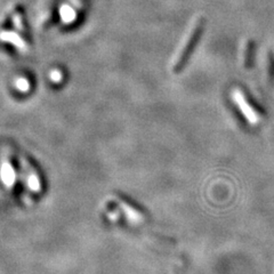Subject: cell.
Returning a JSON list of instances; mask_svg holds the SVG:
<instances>
[{"instance_id":"6da1fadb","label":"cell","mask_w":274,"mask_h":274,"mask_svg":"<svg viewBox=\"0 0 274 274\" xmlns=\"http://www.w3.org/2000/svg\"><path fill=\"white\" fill-rule=\"evenodd\" d=\"M204 24L205 21L202 17L197 18V20L193 22L190 30H188L187 35L185 36V39L182 42L181 47L177 49L176 54H175V58L173 59L172 70L174 72L181 71L184 65H185L186 61L190 58L192 50L195 49L198 40H199L202 31H204Z\"/></svg>"},{"instance_id":"7a4b0ae2","label":"cell","mask_w":274,"mask_h":274,"mask_svg":"<svg viewBox=\"0 0 274 274\" xmlns=\"http://www.w3.org/2000/svg\"><path fill=\"white\" fill-rule=\"evenodd\" d=\"M115 198L118 202L124 207V209L127 214V221L133 222V223H141V224H149L150 223V215L144 208H142L140 205H137L134 200L130 198L122 195L121 192H115Z\"/></svg>"},{"instance_id":"3957f363","label":"cell","mask_w":274,"mask_h":274,"mask_svg":"<svg viewBox=\"0 0 274 274\" xmlns=\"http://www.w3.org/2000/svg\"><path fill=\"white\" fill-rule=\"evenodd\" d=\"M233 100L235 104L240 107V111L243 113V116L247 118V120L250 122V124H257L258 122V116L257 113H255L253 110V107L249 105V103L245 101V98L243 96V94L241 93L238 89H235L233 92Z\"/></svg>"},{"instance_id":"277c9868","label":"cell","mask_w":274,"mask_h":274,"mask_svg":"<svg viewBox=\"0 0 274 274\" xmlns=\"http://www.w3.org/2000/svg\"><path fill=\"white\" fill-rule=\"evenodd\" d=\"M0 40L4 42H7V44H11L14 47H16L18 50L21 51H26L28 50V45L26 42L23 40V38L16 34L14 31H3L0 32Z\"/></svg>"},{"instance_id":"5b68a950","label":"cell","mask_w":274,"mask_h":274,"mask_svg":"<svg viewBox=\"0 0 274 274\" xmlns=\"http://www.w3.org/2000/svg\"><path fill=\"white\" fill-rule=\"evenodd\" d=\"M60 16L65 24H70L75 21L77 17V13H75L74 8H72L70 5H62L60 7Z\"/></svg>"},{"instance_id":"8992f818","label":"cell","mask_w":274,"mask_h":274,"mask_svg":"<svg viewBox=\"0 0 274 274\" xmlns=\"http://www.w3.org/2000/svg\"><path fill=\"white\" fill-rule=\"evenodd\" d=\"M187 258L185 255H182L181 257H179V263H177L176 265H175L174 268V273L175 274H186L187 271Z\"/></svg>"},{"instance_id":"52a82bcc","label":"cell","mask_w":274,"mask_h":274,"mask_svg":"<svg viewBox=\"0 0 274 274\" xmlns=\"http://www.w3.org/2000/svg\"><path fill=\"white\" fill-rule=\"evenodd\" d=\"M252 54H253V44L248 41L245 44V51H244V67L250 68L252 67Z\"/></svg>"},{"instance_id":"ba28073f","label":"cell","mask_w":274,"mask_h":274,"mask_svg":"<svg viewBox=\"0 0 274 274\" xmlns=\"http://www.w3.org/2000/svg\"><path fill=\"white\" fill-rule=\"evenodd\" d=\"M15 87L22 93H26L30 89L29 80L25 78H18L15 80Z\"/></svg>"},{"instance_id":"9c48e42d","label":"cell","mask_w":274,"mask_h":274,"mask_svg":"<svg viewBox=\"0 0 274 274\" xmlns=\"http://www.w3.org/2000/svg\"><path fill=\"white\" fill-rule=\"evenodd\" d=\"M13 22H14V25L16 26V29L21 30V31L24 30V28H23V24H22V15H21V13H16L15 15H14Z\"/></svg>"},{"instance_id":"30bf717a","label":"cell","mask_w":274,"mask_h":274,"mask_svg":"<svg viewBox=\"0 0 274 274\" xmlns=\"http://www.w3.org/2000/svg\"><path fill=\"white\" fill-rule=\"evenodd\" d=\"M49 78H50L51 81L58 84V83H60V81H61V80H62L63 75H62V73L60 72V71L55 70V71H51L50 74H49Z\"/></svg>"}]
</instances>
